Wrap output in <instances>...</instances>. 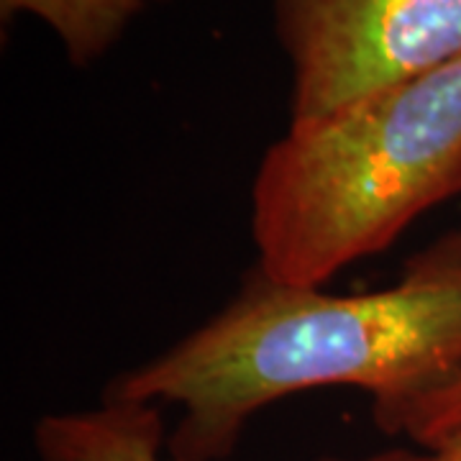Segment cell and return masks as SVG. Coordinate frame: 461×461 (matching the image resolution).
I'll return each mask as SVG.
<instances>
[{
  "instance_id": "277c9868",
  "label": "cell",
  "mask_w": 461,
  "mask_h": 461,
  "mask_svg": "<svg viewBox=\"0 0 461 461\" xmlns=\"http://www.w3.org/2000/svg\"><path fill=\"white\" fill-rule=\"evenodd\" d=\"M39 461H169L159 402L103 397L98 408L50 412L33 426ZM321 461H430V454L390 448L362 459Z\"/></svg>"
},
{
  "instance_id": "5b68a950",
  "label": "cell",
  "mask_w": 461,
  "mask_h": 461,
  "mask_svg": "<svg viewBox=\"0 0 461 461\" xmlns=\"http://www.w3.org/2000/svg\"><path fill=\"white\" fill-rule=\"evenodd\" d=\"M167 0H0L3 21L39 18L65 47L69 65H95L151 5Z\"/></svg>"
},
{
  "instance_id": "6da1fadb",
  "label": "cell",
  "mask_w": 461,
  "mask_h": 461,
  "mask_svg": "<svg viewBox=\"0 0 461 461\" xmlns=\"http://www.w3.org/2000/svg\"><path fill=\"white\" fill-rule=\"evenodd\" d=\"M461 379V230L415 254L402 280L359 295L282 285L254 267L239 295L103 397L177 402L169 461H223L247 423L282 397L359 387L375 423L405 430Z\"/></svg>"
},
{
  "instance_id": "7a4b0ae2",
  "label": "cell",
  "mask_w": 461,
  "mask_h": 461,
  "mask_svg": "<svg viewBox=\"0 0 461 461\" xmlns=\"http://www.w3.org/2000/svg\"><path fill=\"white\" fill-rule=\"evenodd\" d=\"M461 195V57L379 87L264 151L251 185L257 267L323 287Z\"/></svg>"
},
{
  "instance_id": "3957f363",
  "label": "cell",
  "mask_w": 461,
  "mask_h": 461,
  "mask_svg": "<svg viewBox=\"0 0 461 461\" xmlns=\"http://www.w3.org/2000/svg\"><path fill=\"white\" fill-rule=\"evenodd\" d=\"M290 126L461 57V0H269Z\"/></svg>"
},
{
  "instance_id": "52a82bcc",
  "label": "cell",
  "mask_w": 461,
  "mask_h": 461,
  "mask_svg": "<svg viewBox=\"0 0 461 461\" xmlns=\"http://www.w3.org/2000/svg\"><path fill=\"white\" fill-rule=\"evenodd\" d=\"M430 461H461V436L454 438L451 444H446L444 448L433 451L430 454Z\"/></svg>"
},
{
  "instance_id": "8992f818",
  "label": "cell",
  "mask_w": 461,
  "mask_h": 461,
  "mask_svg": "<svg viewBox=\"0 0 461 461\" xmlns=\"http://www.w3.org/2000/svg\"><path fill=\"white\" fill-rule=\"evenodd\" d=\"M461 436V379L415 412L405 438L433 454Z\"/></svg>"
}]
</instances>
